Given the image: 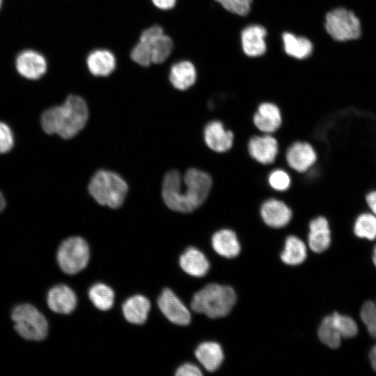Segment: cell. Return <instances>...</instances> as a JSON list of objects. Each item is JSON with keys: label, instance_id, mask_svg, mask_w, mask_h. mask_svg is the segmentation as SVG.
<instances>
[{"label": "cell", "instance_id": "27", "mask_svg": "<svg viewBox=\"0 0 376 376\" xmlns=\"http://www.w3.org/2000/svg\"><path fill=\"white\" fill-rule=\"evenodd\" d=\"M318 336L324 344L331 348L335 349L340 346L342 337L331 315L322 320L318 329Z\"/></svg>", "mask_w": 376, "mask_h": 376}, {"label": "cell", "instance_id": "1", "mask_svg": "<svg viewBox=\"0 0 376 376\" xmlns=\"http://www.w3.org/2000/svg\"><path fill=\"white\" fill-rule=\"evenodd\" d=\"M212 186V178L205 171L189 169L182 178L178 171L171 170L164 178L162 197L170 209L191 212L205 201Z\"/></svg>", "mask_w": 376, "mask_h": 376}, {"label": "cell", "instance_id": "8", "mask_svg": "<svg viewBox=\"0 0 376 376\" xmlns=\"http://www.w3.org/2000/svg\"><path fill=\"white\" fill-rule=\"evenodd\" d=\"M285 159L291 169L299 173H304L315 164L318 155L312 144L307 141H297L288 146Z\"/></svg>", "mask_w": 376, "mask_h": 376}, {"label": "cell", "instance_id": "40", "mask_svg": "<svg viewBox=\"0 0 376 376\" xmlns=\"http://www.w3.org/2000/svg\"><path fill=\"white\" fill-rule=\"evenodd\" d=\"M369 358L373 368L376 371V345L371 348L369 352Z\"/></svg>", "mask_w": 376, "mask_h": 376}, {"label": "cell", "instance_id": "41", "mask_svg": "<svg viewBox=\"0 0 376 376\" xmlns=\"http://www.w3.org/2000/svg\"><path fill=\"white\" fill-rule=\"evenodd\" d=\"M5 207H6V200L2 193L0 192V212L3 210Z\"/></svg>", "mask_w": 376, "mask_h": 376}, {"label": "cell", "instance_id": "7", "mask_svg": "<svg viewBox=\"0 0 376 376\" xmlns=\"http://www.w3.org/2000/svg\"><path fill=\"white\" fill-rule=\"evenodd\" d=\"M90 258L89 246L81 237H70L58 248L56 260L61 269L67 274H75L83 270Z\"/></svg>", "mask_w": 376, "mask_h": 376}, {"label": "cell", "instance_id": "33", "mask_svg": "<svg viewBox=\"0 0 376 376\" xmlns=\"http://www.w3.org/2000/svg\"><path fill=\"white\" fill-rule=\"evenodd\" d=\"M130 56L137 64L147 67L152 63V54L149 45L139 41L132 49Z\"/></svg>", "mask_w": 376, "mask_h": 376}, {"label": "cell", "instance_id": "6", "mask_svg": "<svg viewBox=\"0 0 376 376\" xmlns=\"http://www.w3.org/2000/svg\"><path fill=\"white\" fill-rule=\"evenodd\" d=\"M324 27L336 41L357 40L361 36V24L358 17L345 8H336L327 13Z\"/></svg>", "mask_w": 376, "mask_h": 376}, {"label": "cell", "instance_id": "18", "mask_svg": "<svg viewBox=\"0 0 376 376\" xmlns=\"http://www.w3.org/2000/svg\"><path fill=\"white\" fill-rule=\"evenodd\" d=\"M179 263L184 272L195 277L205 276L210 269V263L205 256L194 247L185 250L180 257Z\"/></svg>", "mask_w": 376, "mask_h": 376}, {"label": "cell", "instance_id": "43", "mask_svg": "<svg viewBox=\"0 0 376 376\" xmlns=\"http://www.w3.org/2000/svg\"><path fill=\"white\" fill-rule=\"evenodd\" d=\"M2 2H3V0H0V9L1 8Z\"/></svg>", "mask_w": 376, "mask_h": 376}, {"label": "cell", "instance_id": "12", "mask_svg": "<svg viewBox=\"0 0 376 376\" xmlns=\"http://www.w3.org/2000/svg\"><path fill=\"white\" fill-rule=\"evenodd\" d=\"M260 214L267 226L274 228H281L290 223L292 212L285 202L272 197L262 203Z\"/></svg>", "mask_w": 376, "mask_h": 376}, {"label": "cell", "instance_id": "24", "mask_svg": "<svg viewBox=\"0 0 376 376\" xmlns=\"http://www.w3.org/2000/svg\"><path fill=\"white\" fill-rule=\"evenodd\" d=\"M307 251L304 242L295 235L288 236L285 242L281 258L283 263L290 265H297L306 258Z\"/></svg>", "mask_w": 376, "mask_h": 376}, {"label": "cell", "instance_id": "30", "mask_svg": "<svg viewBox=\"0 0 376 376\" xmlns=\"http://www.w3.org/2000/svg\"><path fill=\"white\" fill-rule=\"evenodd\" d=\"M267 183L274 191L284 192L288 190L292 184L290 175L283 169L272 170L267 175Z\"/></svg>", "mask_w": 376, "mask_h": 376}, {"label": "cell", "instance_id": "20", "mask_svg": "<svg viewBox=\"0 0 376 376\" xmlns=\"http://www.w3.org/2000/svg\"><path fill=\"white\" fill-rule=\"evenodd\" d=\"M150 302L141 295L129 297L123 304V313L127 321L141 324L146 322L150 309Z\"/></svg>", "mask_w": 376, "mask_h": 376}, {"label": "cell", "instance_id": "21", "mask_svg": "<svg viewBox=\"0 0 376 376\" xmlns=\"http://www.w3.org/2000/svg\"><path fill=\"white\" fill-rule=\"evenodd\" d=\"M86 65L92 75L106 77L115 70L116 61L111 52L107 49H96L88 54Z\"/></svg>", "mask_w": 376, "mask_h": 376}, {"label": "cell", "instance_id": "36", "mask_svg": "<svg viewBox=\"0 0 376 376\" xmlns=\"http://www.w3.org/2000/svg\"><path fill=\"white\" fill-rule=\"evenodd\" d=\"M163 33H164V32L162 26L159 25H154L145 29L142 32L140 36L139 41L148 44L162 35Z\"/></svg>", "mask_w": 376, "mask_h": 376}, {"label": "cell", "instance_id": "23", "mask_svg": "<svg viewBox=\"0 0 376 376\" xmlns=\"http://www.w3.org/2000/svg\"><path fill=\"white\" fill-rule=\"evenodd\" d=\"M196 79V71L190 61H182L174 63L169 72V80L175 88L185 91L193 86Z\"/></svg>", "mask_w": 376, "mask_h": 376}, {"label": "cell", "instance_id": "15", "mask_svg": "<svg viewBox=\"0 0 376 376\" xmlns=\"http://www.w3.org/2000/svg\"><path fill=\"white\" fill-rule=\"evenodd\" d=\"M77 299L69 286L58 284L50 288L47 295V304L56 313L69 314L76 308Z\"/></svg>", "mask_w": 376, "mask_h": 376}, {"label": "cell", "instance_id": "4", "mask_svg": "<svg viewBox=\"0 0 376 376\" xmlns=\"http://www.w3.org/2000/svg\"><path fill=\"white\" fill-rule=\"evenodd\" d=\"M127 185L117 173L100 170L92 177L88 190L93 198L100 205L111 208L120 207L126 196Z\"/></svg>", "mask_w": 376, "mask_h": 376}, {"label": "cell", "instance_id": "35", "mask_svg": "<svg viewBox=\"0 0 376 376\" xmlns=\"http://www.w3.org/2000/svg\"><path fill=\"white\" fill-rule=\"evenodd\" d=\"M14 145V136L10 127L0 122V154L9 152Z\"/></svg>", "mask_w": 376, "mask_h": 376}, {"label": "cell", "instance_id": "22", "mask_svg": "<svg viewBox=\"0 0 376 376\" xmlns=\"http://www.w3.org/2000/svg\"><path fill=\"white\" fill-rule=\"evenodd\" d=\"M195 356L200 363L210 372L217 370L224 360L220 345L215 342H203L196 349Z\"/></svg>", "mask_w": 376, "mask_h": 376}, {"label": "cell", "instance_id": "39", "mask_svg": "<svg viewBox=\"0 0 376 376\" xmlns=\"http://www.w3.org/2000/svg\"><path fill=\"white\" fill-rule=\"evenodd\" d=\"M366 201L373 214L376 217V191L368 193L366 195Z\"/></svg>", "mask_w": 376, "mask_h": 376}, {"label": "cell", "instance_id": "26", "mask_svg": "<svg viewBox=\"0 0 376 376\" xmlns=\"http://www.w3.org/2000/svg\"><path fill=\"white\" fill-rule=\"evenodd\" d=\"M88 297L93 305L101 311L110 309L114 302V292L104 283H97L91 287Z\"/></svg>", "mask_w": 376, "mask_h": 376}, {"label": "cell", "instance_id": "14", "mask_svg": "<svg viewBox=\"0 0 376 376\" xmlns=\"http://www.w3.org/2000/svg\"><path fill=\"white\" fill-rule=\"evenodd\" d=\"M252 121L256 128L261 133L273 134L282 125V113L279 107L274 103L262 102L253 113Z\"/></svg>", "mask_w": 376, "mask_h": 376}, {"label": "cell", "instance_id": "16", "mask_svg": "<svg viewBox=\"0 0 376 376\" xmlns=\"http://www.w3.org/2000/svg\"><path fill=\"white\" fill-rule=\"evenodd\" d=\"M308 243L315 253L327 250L331 243V232L327 219L319 216L313 219L308 225Z\"/></svg>", "mask_w": 376, "mask_h": 376}, {"label": "cell", "instance_id": "3", "mask_svg": "<svg viewBox=\"0 0 376 376\" xmlns=\"http://www.w3.org/2000/svg\"><path fill=\"white\" fill-rule=\"evenodd\" d=\"M235 301L236 295L231 287L210 283L194 294L191 306L194 311L217 318L228 315Z\"/></svg>", "mask_w": 376, "mask_h": 376}, {"label": "cell", "instance_id": "32", "mask_svg": "<svg viewBox=\"0 0 376 376\" xmlns=\"http://www.w3.org/2000/svg\"><path fill=\"white\" fill-rule=\"evenodd\" d=\"M360 318L369 334L376 339V303L370 300L366 301L361 307Z\"/></svg>", "mask_w": 376, "mask_h": 376}, {"label": "cell", "instance_id": "34", "mask_svg": "<svg viewBox=\"0 0 376 376\" xmlns=\"http://www.w3.org/2000/svg\"><path fill=\"white\" fill-rule=\"evenodd\" d=\"M228 11L240 16L248 14L252 0H215Z\"/></svg>", "mask_w": 376, "mask_h": 376}, {"label": "cell", "instance_id": "25", "mask_svg": "<svg viewBox=\"0 0 376 376\" xmlns=\"http://www.w3.org/2000/svg\"><path fill=\"white\" fill-rule=\"evenodd\" d=\"M282 39L284 50L290 56L303 59L308 57L312 52V43L306 38L286 32L283 34Z\"/></svg>", "mask_w": 376, "mask_h": 376}, {"label": "cell", "instance_id": "31", "mask_svg": "<svg viewBox=\"0 0 376 376\" xmlns=\"http://www.w3.org/2000/svg\"><path fill=\"white\" fill-rule=\"evenodd\" d=\"M331 316L342 338H350L357 334V324L351 317L336 312L334 313Z\"/></svg>", "mask_w": 376, "mask_h": 376}, {"label": "cell", "instance_id": "10", "mask_svg": "<svg viewBox=\"0 0 376 376\" xmlns=\"http://www.w3.org/2000/svg\"><path fill=\"white\" fill-rule=\"evenodd\" d=\"M157 305L170 322L178 325H187L190 323L189 311L171 289L163 290L157 299Z\"/></svg>", "mask_w": 376, "mask_h": 376}, {"label": "cell", "instance_id": "11", "mask_svg": "<svg viewBox=\"0 0 376 376\" xmlns=\"http://www.w3.org/2000/svg\"><path fill=\"white\" fill-rule=\"evenodd\" d=\"M203 139L211 150L217 153H225L233 148L235 136L231 130L226 128L221 121L214 120L205 126Z\"/></svg>", "mask_w": 376, "mask_h": 376}, {"label": "cell", "instance_id": "13", "mask_svg": "<svg viewBox=\"0 0 376 376\" xmlns=\"http://www.w3.org/2000/svg\"><path fill=\"white\" fill-rule=\"evenodd\" d=\"M15 64L17 72L22 77L30 80L40 79L47 69L45 56L33 49L24 50L18 54Z\"/></svg>", "mask_w": 376, "mask_h": 376}, {"label": "cell", "instance_id": "38", "mask_svg": "<svg viewBox=\"0 0 376 376\" xmlns=\"http://www.w3.org/2000/svg\"><path fill=\"white\" fill-rule=\"evenodd\" d=\"M177 0H152L153 4L162 10H168L174 7Z\"/></svg>", "mask_w": 376, "mask_h": 376}, {"label": "cell", "instance_id": "37", "mask_svg": "<svg viewBox=\"0 0 376 376\" xmlns=\"http://www.w3.org/2000/svg\"><path fill=\"white\" fill-rule=\"evenodd\" d=\"M203 373L200 368L193 363H184L175 372L176 376H200Z\"/></svg>", "mask_w": 376, "mask_h": 376}, {"label": "cell", "instance_id": "17", "mask_svg": "<svg viewBox=\"0 0 376 376\" xmlns=\"http://www.w3.org/2000/svg\"><path fill=\"white\" fill-rule=\"evenodd\" d=\"M266 30L260 25L246 27L241 33L242 46L244 52L249 56H258L266 51L265 37Z\"/></svg>", "mask_w": 376, "mask_h": 376}, {"label": "cell", "instance_id": "2", "mask_svg": "<svg viewBox=\"0 0 376 376\" xmlns=\"http://www.w3.org/2000/svg\"><path fill=\"white\" fill-rule=\"evenodd\" d=\"M88 118V109L85 100L80 96L70 95L62 104L42 113L41 126L49 134H56L68 139L84 127Z\"/></svg>", "mask_w": 376, "mask_h": 376}, {"label": "cell", "instance_id": "42", "mask_svg": "<svg viewBox=\"0 0 376 376\" xmlns=\"http://www.w3.org/2000/svg\"><path fill=\"white\" fill-rule=\"evenodd\" d=\"M373 262L376 267V244L375 245L373 248Z\"/></svg>", "mask_w": 376, "mask_h": 376}, {"label": "cell", "instance_id": "29", "mask_svg": "<svg viewBox=\"0 0 376 376\" xmlns=\"http://www.w3.org/2000/svg\"><path fill=\"white\" fill-rule=\"evenodd\" d=\"M354 233L359 238L374 240L376 238V217L373 213H362L354 224Z\"/></svg>", "mask_w": 376, "mask_h": 376}, {"label": "cell", "instance_id": "9", "mask_svg": "<svg viewBox=\"0 0 376 376\" xmlns=\"http://www.w3.org/2000/svg\"><path fill=\"white\" fill-rule=\"evenodd\" d=\"M249 156L263 165L273 164L279 152L277 139L271 134H263L251 136L247 143Z\"/></svg>", "mask_w": 376, "mask_h": 376}, {"label": "cell", "instance_id": "5", "mask_svg": "<svg viewBox=\"0 0 376 376\" xmlns=\"http://www.w3.org/2000/svg\"><path fill=\"white\" fill-rule=\"evenodd\" d=\"M11 318L17 334L28 340H42L47 335L48 322L45 315L33 305L24 303L12 311Z\"/></svg>", "mask_w": 376, "mask_h": 376}, {"label": "cell", "instance_id": "19", "mask_svg": "<svg viewBox=\"0 0 376 376\" xmlns=\"http://www.w3.org/2000/svg\"><path fill=\"white\" fill-rule=\"evenodd\" d=\"M214 250L220 256L227 258L237 256L240 252V244L235 233L230 229H221L212 237Z\"/></svg>", "mask_w": 376, "mask_h": 376}, {"label": "cell", "instance_id": "28", "mask_svg": "<svg viewBox=\"0 0 376 376\" xmlns=\"http://www.w3.org/2000/svg\"><path fill=\"white\" fill-rule=\"evenodd\" d=\"M148 45L150 48L152 63L156 64L164 62L171 55L173 47L172 39L165 33Z\"/></svg>", "mask_w": 376, "mask_h": 376}]
</instances>
